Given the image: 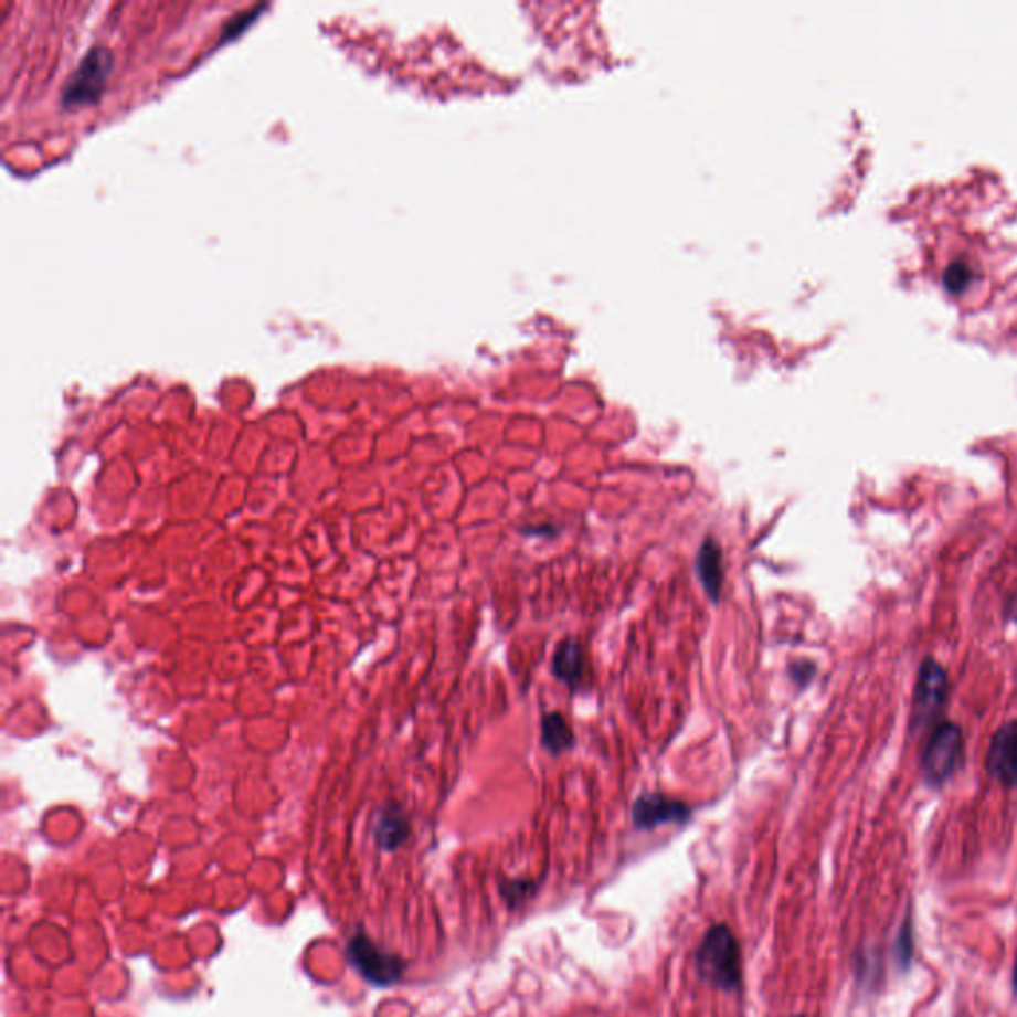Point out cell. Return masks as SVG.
<instances>
[{"label":"cell","instance_id":"6da1fadb","mask_svg":"<svg viewBox=\"0 0 1017 1017\" xmlns=\"http://www.w3.org/2000/svg\"><path fill=\"white\" fill-rule=\"evenodd\" d=\"M701 978L713 988L733 989L740 984V950L735 936L723 924L708 930L698 950Z\"/></svg>","mask_w":1017,"mask_h":1017},{"label":"cell","instance_id":"7a4b0ae2","mask_svg":"<svg viewBox=\"0 0 1017 1017\" xmlns=\"http://www.w3.org/2000/svg\"><path fill=\"white\" fill-rule=\"evenodd\" d=\"M114 68V56L104 46H92L82 56L76 70L70 74L66 86L62 88L60 102L66 109L92 106L102 98L109 72Z\"/></svg>","mask_w":1017,"mask_h":1017},{"label":"cell","instance_id":"3957f363","mask_svg":"<svg viewBox=\"0 0 1017 1017\" xmlns=\"http://www.w3.org/2000/svg\"><path fill=\"white\" fill-rule=\"evenodd\" d=\"M348 962L374 986H392L402 978L405 968L404 960L380 949L362 932L348 942Z\"/></svg>","mask_w":1017,"mask_h":1017},{"label":"cell","instance_id":"277c9868","mask_svg":"<svg viewBox=\"0 0 1017 1017\" xmlns=\"http://www.w3.org/2000/svg\"><path fill=\"white\" fill-rule=\"evenodd\" d=\"M962 755V733L956 725L944 723L934 731L926 755H924V771L929 780L934 783L946 780L958 763Z\"/></svg>","mask_w":1017,"mask_h":1017},{"label":"cell","instance_id":"5b68a950","mask_svg":"<svg viewBox=\"0 0 1017 1017\" xmlns=\"http://www.w3.org/2000/svg\"><path fill=\"white\" fill-rule=\"evenodd\" d=\"M691 809L680 801L668 799L660 793H646L638 797L633 807L634 825L638 829H654L668 823H686Z\"/></svg>","mask_w":1017,"mask_h":1017},{"label":"cell","instance_id":"8992f818","mask_svg":"<svg viewBox=\"0 0 1017 1017\" xmlns=\"http://www.w3.org/2000/svg\"><path fill=\"white\" fill-rule=\"evenodd\" d=\"M988 770L999 783L1017 787V721L996 731L989 743Z\"/></svg>","mask_w":1017,"mask_h":1017},{"label":"cell","instance_id":"52a82bcc","mask_svg":"<svg viewBox=\"0 0 1017 1017\" xmlns=\"http://www.w3.org/2000/svg\"><path fill=\"white\" fill-rule=\"evenodd\" d=\"M946 698V674L939 664L926 660L920 670L914 711L922 723L939 713Z\"/></svg>","mask_w":1017,"mask_h":1017},{"label":"cell","instance_id":"ba28073f","mask_svg":"<svg viewBox=\"0 0 1017 1017\" xmlns=\"http://www.w3.org/2000/svg\"><path fill=\"white\" fill-rule=\"evenodd\" d=\"M696 571L700 576L701 586L710 596L711 603L720 601L721 583H723V569H721L720 543L711 537H706L696 559Z\"/></svg>","mask_w":1017,"mask_h":1017},{"label":"cell","instance_id":"9c48e42d","mask_svg":"<svg viewBox=\"0 0 1017 1017\" xmlns=\"http://www.w3.org/2000/svg\"><path fill=\"white\" fill-rule=\"evenodd\" d=\"M410 835V823L405 819L404 811L398 805H385L378 813L374 823V839L378 847L384 850H395L404 845Z\"/></svg>","mask_w":1017,"mask_h":1017},{"label":"cell","instance_id":"30bf717a","mask_svg":"<svg viewBox=\"0 0 1017 1017\" xmlns=\"http://www.w3.org/2000/svg\"><path fill=\"white\" fill-rule=\"evenodd\" d=\"M553 672L559 680L564 681L569 688H576L583 680L584 653L581 644L574 640H564L557 648L553 658Z\"/></svg>","mask_w":1017,"mask_h":1017},{"label":"cell","instance_id":"8fae6325","mask_svg":"<svg viewBox=\"0 0 1017 1017\" xmlns=\"http://www.w3.org/2000/svg\"><path fill=\"white\" fill-rule=\"evenodd\" d=\"M541 738H543L544 748L551 751L553 755L571 750L574 743L573 730L569 728V723L564 721L563 716L557 713V711H551V713L544 716L543 725H541Z\"/></svg>","mask_w":1017,"mask_h":1017},{"label":"cell","instance_id":"7c38bea8","mask_svg":"<svg viewBox=\"0 0 1017 1017\" xmlns=\"http://www.w3.org/2000/svg\"><path fill=\"white\" fill-rule=\"evenodd\" d=\"M267 9V4H261V7H253V9L245 10V12H239L235 17L225 22V27L221 30V39L219 42H229V40L237 39L241 36L245 29H248L255 20L258 19V12Z\"/></svg>","mask_w":1017,"mask_h":1017},{"label":"cell","instance_id":"4fadbf2b","mask_svg":"<svg viewBox=\"0 0 1017 1017\" xmlns=\"http://www.w3.org/2000/svg\"><path fill=\"white\" fill-rule=\"evenodd\" d=\"M972 278V268H970L968 263L964 258H956L952 261L946 271H944V283L946 287L952 288V290H960V288L966 287L968 280Z\"/></svg>","mask_w":1017,"mask_h":1017},{"label":"cell","instance_id":"5bb4252c","mask_svg":"<svg viewBox=\"0 0 1017 1017\" xmlns=\"http://www.w3.org/2000/svg\"><path fill=\"white\" fill-rule=\"evenodd\" d=\"M1014 986L1017 989V956H1016V968H1014Z\"/></svg>","mask_w":1017,"mask_h":1017},{"label":"cell","instance_id":"9a60e30c","mask_svg":"<svg viewBox=\"0 0 1017 1017\" xmlns=\"http://www.w3.org/2000/svg\"><path fill=\"white\" fill-rule=\"evenodd\" d=\"M795 1017H803V1016H795Z\"/></svg>","mask_w":1017,"mask_h":1017}]
</instances>
